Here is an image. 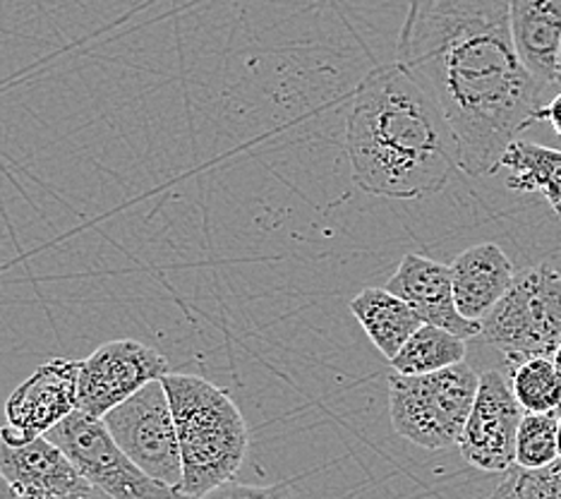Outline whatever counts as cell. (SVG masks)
Instances as JSON below:
<instances>
[{
  "label": "cell",
  "mask_w": 561,
  "mask_h": 499,
  "mask_svg": "<svg viewBox=\"0 0 561 499\" xmlns=\"http://www.w3.org/2000/svg\"><path fill=\"white\" fill-rule=\"evenodd\" d=\"M397 63L435 99L458 145V171L502 169L516 135L538 123L540 84L512 36V0H411Z\"/></svg>",
  "instance_id": "cell-1"
},
{
  "label": "cell",
  "mask_w": 561,
  "mask_h": 499,
  "mask_svg": "<svg viewBox=\"0 0 561 499\" xmlns=\"http://www.w3.org/2000/svg\"><path fill=\"white\" fill-rule=\"evenodd\" d=\"M353 183L367 195H437L458 171V145L444 113L399 63L369 70L346 118Z\"/></svg>",
  "instance_id": "cell-2"
},
{
  "label": "cell",
  "mask_w": 561,
  "mask_h": 499,
  "mask_svg": "<svg viewBox=\"0 0 561 499\" xmlns=\"http://www.w3.org/2000/svg\"><path fill=\"white\" fill-rule=\"evenodd\" d=\"M161 382L181 444L183 480L178 492L199 499L236 480L250 450V430L233 396L197 375L169 373Z\"/></svg>",
  "instance_id": "cell-3"
},
{
  "label": "cell",
  "mask_w": 561,
  "mask_h": 499,
  "mask_svg": "<svg viewBox=\"0 0 561 499\" xmlns=\"http://www.w3.org/2000/svg\"><path fill=\"white\" fill-rule=\"evenodd\" d=\"M478 387L480 375L466 363L417 377L391 373V426L403 440L427 452L449 450L461 442Z\"/></svg>",
  "instance_id": "cell-4"
},
{
  "label": "cell",
  "mask_w": 561,
  "mask_h": 499,
  "mask_svg": "<svg viewBox=\"0 0 561 499\" xmlns=\"http://www.w3.org/2000/svg\"><path fill=\"white\" fill-rule=\"evenodd\" d=\"M508 363L552 358L561 345V274L550 264L523 269L480 322V337Z\"/></svg>",
  "instance_id": "cell-5"
},
{
  "label": "cell",
  "mask_w": 561,
  "mask_h": 499,
  "mask_svg": "<svg viewBox=\"0 0 561 499\" xmlns=\"http://www.w3.org/2000/svg\"><path fill=\"white\" fill-rule=\"evenodd\" d=\"M46 440L72 461L84 480L113 499H187L139 470L101 418L75 411L50 430Z\"/></svg>",
  "instance_id": "cell-6"
},
{
  "label": "cell",
  "mask_w": 561,
  "mask_h": 499,
  "mask_svg": "<svg viewBox=\"0 0 561 499\" xmlns=\"http://www.w3.org/2000/svg\"><path fill=\"white\" fill-rule=\"evenodd\" d=\"M113 440L133 464L165 488L178 490L183 480L173 408L163 382H151L104 418Z\"/></svg>",
  "instance_id": "cell-7"
},
{
  "label": "cell",
  "mask_w": 561,
  "mask_h": 499,
  "mask_svg": "<svg viewBox=\"0 0 561 499\" xmlns=\"http://www.w3.org/2000/svg\"><path fill=\"white\" fill-rule=\"evenodd\" d=\"M169 373V361L151 345L135 339L108 341L80 361L78 411L104 420L113 408Z\"/></svg>",
  "instance_id": "cell-8"
},
{
  "label": "cell",
  "mask_w": 561,
  "mask_h": 499,
  "mask_svg": "<svg viewBox=\"0 0 561 499\" xmlns=\"http://www.w3.org/2000/svg\"><path fill=\"white\" fill-rule=\"evenodd\" d=\"M80 361L50 358L18 384L5 401V426L0 428V442L24 446L58 428L62 420L78 411Z\"/></svg>",
  "instance_id": "cell-9"
},
{
  "label": "cell",
  "mask_w": 561,
  "mask_h": 499,
  "mask_svg": "<svg viewBox=\"0 0 561 499\" xmlns=\"http://www.w3.org/2000/svg\"><path fill=\"white\" fill-rule=\"evenodd\" d=\"M512 384L496 370L480 375L473 411L461 434V454L470 466L488 473H506L516 466V438L523 420Z\"/></svg>",
  "instance_id": "cell-10"
},
{
  "label": "cell",
  "mask_w": 561,
  "mask_h": 499,
  "mask_svg": "<svg viewBox=\"0 0 561 499\" xmlns=\"http://www.w3.org/2000/svg\"><path fill=\"white\" fill-rule=\"evenodd\" d=\"M385 288L411 305L425 325L451 331L466 341L480 337V325L458 313L451 266L408 252Z\"/></svg>",
  "instance_id": "cell-11"
},
{
  "label": "cell",
  "mask_w": 561,
  "mask_h": 499,
  "mask_svg": "<svg viewBox=\"0 0 561 499\" xmlns=\"http://www.w3.org/2000/svg\"><path fill=\"white\" fill-rule=\"evenodd\" d=\"M0 478L22 499H58L80 490L89 480L46 438L24 446L0 442Z\"/></svg>",
  "instance_id": "cell-12"
},
{
  "label": "cell",
  "mask_w": 561,
  "mask_h": 499,
  "mask_svg": "<svg viewBox=\"0 0 561 499\" xmlns=\"http://www.w3.org/2000/svg\"><path fill=\"white\" fill-rule=\"evenodd\" d=\"M449 266L458 313L478 325L506 296L518 274L506 252L494 242L468 248Z\"/></svg>",
  "instance_id": "cell-13"
},
{
  "label": "cell",
  "mask_w": 561,
  "mask_h": 499,
  "mask_svg": "<svg viewBox=\"0 0 561 499\" xmlns=\"http://www.w3.org/2000/svg\"><path fill=\"white\" fill-rule=\"evenodd\" d=\"M512 36L526 70L557 87L561 50V0H512Z\"/></svg>",
  "instance_id": "cell-14"
},
{
  "label": "cell",
  "mask_w": 561,
  "mask_h": 499,
  "mask_svg": "<svg viewBox=\"0 0 561 499\" xmlns=\"http://www.w3.org/2000/svg\"><path fill=\"white\" fill-rule=\"evenodd\" d=\"M351 313L377 345L381 355L393 361L415 331L425 322L411 305L393 296L387 288H363L351 300Z\"/></svg>",
  "instance_id": "cell-15"
},
{
  "label": "cell",
  "mask_w": 561,
  "mask_h": 499,
  "mask_svg": "<svg viewBox=\"0 0 561 499\" xmlns=\"http://www.w3.org/2000/svg\"><path fill=\"white\" fill-rule=\"evenodd\" d=\"M502 169L508 171L506 185L518 192H542L561 219V151L516 139L506 149Z\"/></svg>",
  "instance_id": "cell-16"
},
{
  "label": "cell",
  "mask_w": 561,
  "mask_h": 499,
  "mask_svg": "<svg viewBox=\"0 0 561 499\" xmlns=\"http://www.w3.org/2000/svg\"><path fill=\"white\" fill-rule=\"evenodd\" d=\"M466 353H468L466 339L456 337L446 329L423 325L411 339H408L401 353L389 363L393 367V373L417 377V375L442 373L446 367L461 365L466 361Z\"/></svg>",
  "instance_id": "cell-17"
},
{
  "label": "cell",
  "mask_w": 561,
  "mask_h": 499,
  "mask_svg": "<svg viewBox=\"0 0 561 499\" xmlns=\"http://www.w3.org/2000/svg\"><path fill=\"white\" fill-rule=\"evenodd\" d=\"M512 392L523 413L561 411V375L552 358H526L512 365Z\"/></svg>",
  "instance_id": "cell-18"
},
{
  "label": "cell",
  "mask_w": 561,
  "mask_h": 499,
  "mask_svg": "<svg viewBox=\"0 0 561 499\" xmlns=\"http://www.w3.org/2000/svg\"><path fill=\"white\" fill-rule=\"evenodd\" d=\"M557 413H526L518 426L516 466L528 470L550 468L559 461Z\"/></svg>",
  "instance_id": "cell-19"
},
{
  "label": "cell",
  "mask_w": 561,
  "mask_h": 499,
  "mask_svg": "<svg viewBox=\"0 0 561 499\" xmlns=\"http://www.w3.org/2000/svg\"><path fill=\"white\" fill-rule=\"evenodd\" d=\"M488 499H561V461L540 470L508 468Z\"/></svg>",
  "instance_id": "cell-20"
},
{
  "label": "cell",
  "mask_w": 561,
  "mask_h": 499,
  "mask_svg": "<svg viewBox=\"0 0 561 499\" xmlns=\"http://www.w3.org/2000/svg\"><path fill=\"white\" fill-rule=\"evenodd\" d=\"M199 499H305L296 483H274V485H248L228 480L221 488L207 492Z\"/></svg>",
  "instance_id": "cell-21"
},
{
  "label": "cell",
  "mask_w": 561,
  "mask_h": 499,
  "mask_svg": "<svg viewBox=\"0 0 561 499\" xmlns=\"http://www.w3.org/2000/svg\"><path fill=\"white\" fill-rule=\"evenodd\" d=\"M538 121L550 123L554 127V133L561 137V89H559V94L550 101V104H545L540 109Z\"/></svg>",
  "instance_id": "cell-22"
},
{
  "label": "cell",
  "mask_w": 561,
  "mask_h": 499,
  "mask_svg": "<svg viewBox=\"0 0 561 499\" xmlns=\"http://www.w3.org/2000/svg\"><path fill=\"white\" fill-rule=\"evenodd\" d=\"M58 499H113V497H108L104 490L94 488L92 483H87L80 490H75V492H70L66 497H58Z\"/></svg>",
  "instance_id": "cell-23"
},
{
  "label": "cell",
  "mask_w": 561,
  "mask_h": 499,
  "mask_svg": "<svg viewBox=\"0 0 561 499\" xmlns=\"http://www.w3.org/2000/svg\"><path fill=\"white\" fill-rule=\"evenodd\" d=\"M0 499H22L18 492H12L10 488H8V483L0 478Z\"/></svg>",
  "instance_id": "cell-24"
},
{
  "label": "cell",
  "mask_w": 561,
  "mask_h": 499,
  "mask_svg": "<svg viewBox=\"0 0 561 499\" xmlns=\"http://www.w3.org/2000/svg\"><path fill=\"white\" fill-rule=\"evenodd\" d=\"M552 363H554V367H557V373L561 375V345H559V349L554 351V355H552Z\"/></svg>",
  "instance_id": "cell-25"
},
{
  "label": "cell",
  "mask_w": 561,
  "mask_h": 499,
  "mask_svg": "<svg viewBox=\"0 0 561 499\" xmlns=\"http://www.w3.org/2000/svg\"><path fill=\"white\" fill-rule=\"evenodd\" d=\"M557 444H559V458H561V416H559V426H557Z\"/></svg>",
  "instance_id": "cell-26"
},
{
  "label": "cell",
  "mask_w": 561,
  "mask_h": 499,
  "mask_svg": "<svg viewBox=\"0 0 561 499\" xmlns=\"http://www.w3.org/2000/svg\"><path fill=\"white\" fill-rule=\"evenodd\" d=\"M557 87L561 89V50H559V72H557Z\"/></svg>",
  "instance_id": "cell-27"
},
{
  "label": "cell",
  "mask_w": 561,
  "mask_h": 499,
  "mask_svg": "<svg viewBox=\"0 0 561 499\" xmlns=\"http://www.w3.org/2000/svg\"><path fill=\"white\" fill-rule=\"evenodd\" d=\"M559 461H561V458H559Z\"/></svg>",
  "instance_id": "cell-28"
}]
</instances>
